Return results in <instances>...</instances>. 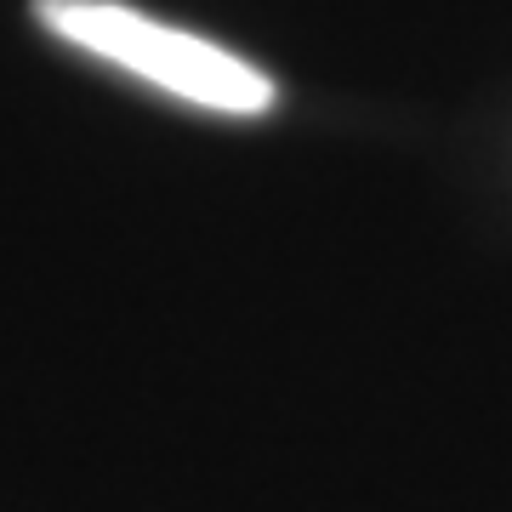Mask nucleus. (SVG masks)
I'll use <instances>...</instances> for the list:
<instances>
[{
    "label": "nucleus",
    "instance_id": "f257e3e1",
    "mask_svg": "<svg viewBox=\"0 0 512 512\" xmlns=\"http://www.w3.org/2000/svg\"><path fill=\"white\" fill-rule=\"evenodd\" d=\"M35 18L57 40H69L74 52H92L109 69L137 74L143 86L177 97L188 109L251 120L279 103V86L256 63H245L239 52L194 35V29L120 6V0H35Z\"/></svg>",
    "mask_w": 512,
    "mask_h": 512
}]
</instances>
